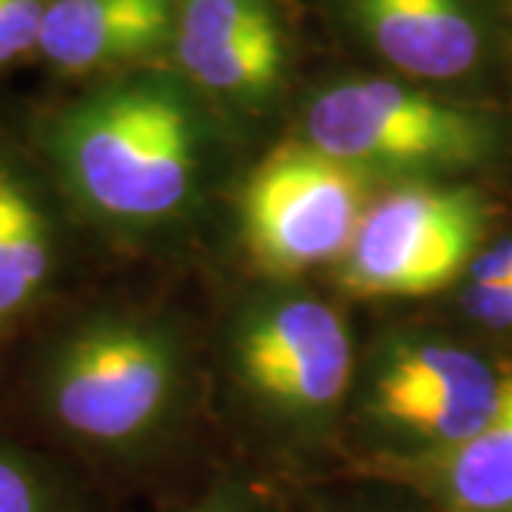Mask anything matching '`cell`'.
I'll use <instances>...</instances> for the list:
<instances>
[{"instance_id":"cell-1","label":"cell","mask_w":512,"mask_h":512,"mask_svg":"<svg viewBox=\"0 0 512 512\" xmlns=\"http://www.w3.org/2000/svg\"><path fill=\"white\" fill-rule=\"evenodd\" d=\"M57 143L77 194L117 220L165 217L191 191L194 128L174 94H100L63 120Z\"/></svg>"},{"instance_id":"cell-2","label":"cell","mask_w":512,"mask_h":512,"mask_svg":"<svg viewBox=\"0 0 512 512\" xmlns=\"http://www.w3.org/2000/svg\"><path fill=\"white\" fill-rule=\"evenodd\" d=\"M367 208L359 168L311 143H291L254 171L242 197V228L265 271L299 274L348 254Z\"/></svg>"},{"instance_id":"cell-3","label":"cell","mask_w":512,"mask_h":512,"mask_svg":"<svg viewBox=\"0 0 512 512\" xmlns=\"http://www.w3.org/2000/svg\"><path fill=\"white\" fill-rule=\"evenodd\" d=\"M305 134L313 148L353 168L470 163L484 146V131L470 114L382 77L319 94L305 114Z\"/></svg>"},{"instance_id":"cell-4","label":"cell","mask_w":512,"mask_h":512,"mask_svg":"<svg viewBox=\"0 0 512 512\" xmlns=\"http://www.w3.org/2000/svg\"><path fill=\"white\" fill-rule=\"evenodd\" d=\"M481 239V205L464 191L407 185L370 205L348 248L345 285L362 296L441 291Z\"/></svg>"},{"instance_id":"cell-5","label":"cell","mask_w":512,"mask_h":512,"mask_svg":"<svg viewBox=\"0 0 512 512\" xmlns=\"http://www.w3.org/2000/svg\"><path fill=\"white\" fill-rule=\"evenodd\" d=\"M171 387L165 348L137 328H94L77 336L52 373V410L63 427L92 441L140 436Z\"/></svg>"},{"instance_id":"cell-6","label":"cell","mask_w":512,"mask_h":512,"mask_svg":"<svg viewBox=\"0 0 512 512\" xmlns=\"http://www.w3.org/2000/svg\"><path fill=\"white\" fill-rule=\"evenodd\" d=\"M239 365L265 399L291 410H322L348 387V330L322 302H288L248 325Z\"/></svg>"},{"instance_id":"cell-7","label":"cell","mask_w":512,"mask_h":512,"mask_svg":"<svg viewBox=\"0 0 512 512\" xmlns=\"http://www.w3.org/2000/svg\"><path fill=\"white\" fill-rule=\"evenodd\" d=\"M370 46L396 69L427 80L470 72L481 35L464 0H350Z\"/></svg>"},{"instance_id":"cell-8","label":"cell","mask_w":512,"mask_h":512,"mask_svg":"<svg viewBox=\"0 0 512 512\" xmlns=\"http://www.w3.org/2000/svg\"><path fill=\"white\" fill-rule=\"evenodd\" d=\"M171 29V0H52L37 49L63 72H92L157 49Z\"/></svg>"},{"instance_id":"cell-9","label":"cell","mask_w":512,"mask_h":512,"mask_svg":"<svg viewBox=\"0 0 512 512\" xmlns=\"http://www.w3.org/2000/svg\"><path fill=\"white\" fill-rule=\"evenodd\" d=\"M441 487L458 512H512V379H504L493 419L450 447Z\"/></svg>"},{"instance_id":"cell-10","label":"cell","mask_w":512,"mask_h":512,"mask_svg":"<svg viewBox=\"0 0 512 512\" xmlns=\"http://www.w3.org/2000/svg\"><path fill=\"white\" fill-rule=\"evenodd\" d=\"M495 382L498 379L490 373V367L473 353L441 348V345H421V348L402 350L387 365L376 382L373 407L382 416H390L393 410L407 404L447 399Z\"/></svg>"},{"instance_id":"cell-11","label":"cell","mask_w":512,"mask_h":512,"mask_svg":"<svg viewBox=\"0 0 512 512\" xmlns=\"http://www.w3.org/2000/svg\"><path fill=\"white\" fill-rule=\"evenodd\" d=\"M49 274L46 220L32 197L0 171V319L20 311Z\"/></svg>"},{"instance_id":"cell-12","label":"cell","mask_w":512,"mask_h":512,"mask_svg":"<svg viewBox=\"0 0 512 512\" xmlns=\"http://www.w3.org/2000/svg\"><path fill=\"white\" fill-rule=\"evenodd\" d=\"M180 63L194 83L211 92L256 97L276 86L285 66V40L279 23H271L217 46L183 52Z\"/></svg>"},{"instance_id":"cell-13","label":"cell","mask_w":512,"mask_h":512,"mask_svg":"<svg viewBox=\"0 0 512 512\" xmlns=\"http://www.w3.org/2000/svg\"><path fill=\"white\" fill-rule=\"evenodd\" d=\"M271 23H276V18L268 0H183L177 55L217 46Z\"/></svg>"},{"instance_id":"cell-14","label":"cell","mask_w":512,"mask_h":512,"mask_svg":"<svg viewBox=\"0 0 512 512\" xmlns=\"http://www.w3.org/2000/svg\"><path fill=\"white\" fill-rule=\"evenodd\" d=\"M43 15V0H0V66L35 49Z\"/></svg>"},{"instance_id":"cell-15","label":"cell","mask_w":512,"mask_h":512,"mask_svg":"<svg viewBox=\"0 0 512 512\" xmlns=\"http://www.w3.org/2000/svg\"><path fill=\"white\" fill-rule=\"evenodd\" d=\"M467 313L490 328H512V282L473 285L464 296Z\"/></svg>"},{"instance_id":"cell-16","label":"cell","mask_w":512,"mask_h":512,"mask_svg":"<svg viewBox=\"0 0 512 512\" xmlns=\"http://www.w3.org/2000/svg\"><path fill=\"white\" fill-rule=\"evenodd\" d=\"M0 512H40V495L32 476L6 456H0Z\"/></svg>"},{"instance_id":"cell-17","label":"cell","mask_w":512,"mask_h":512,"mask_svg":"<svg viewBox=\"0 0 512 512\" xmlns=\"http://www.w3.org/2000/svg\"><path fill=\"white\" fill-rule=\"evenodd\" d=\"M512 282V239L495 245L473 262V285H501Z\"/></svg>"}]
</instances>
